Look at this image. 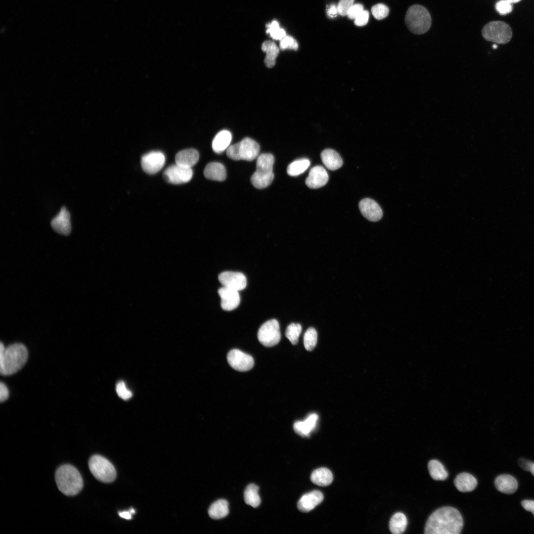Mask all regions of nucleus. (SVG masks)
I'll list each match as a JSON object with an SVG mask.
<instances>
[{
    "label": "nucleus",
    "instance_id": "a19ab883",
    "mask_svg": "<svg viewBox=\"0 0 534 534\" xmlns=\"http://www.w3.org/2000/svg\"><path fill=\"white\" fill-rule=\"evenodd\" d=\"M363 10V6L361 4H354L349 10L347 16L351 19H355Z\"/></svg>",
    "mask_w": 534,
    "mask_h": 534
},
{
    "label": "nucleus",
    "instance_id": "4c0bfd02",
    "mask_svg": "<svg viewBox=\"0 0 534 534\" xmlns=\"http://www.w3.org/2000/svg\"><path fill=\"white\" fill-rule=\"evenodd\" d=\"M280 48L282 50L289 49L297 50L298 44L297 41L292 37L285 36L280 42Z\"/></svg>",
    "mask_w": 534,
    "mask_h": 534
},
{
    "label": "nucleus",
    "instance_id": "7ed1b4c3",
    "mask_svg": "<svg viewBox=\"0 0 534 534\" xmlns=\"http://www.w3.org/2000/svg\"><path fill=\"white\" fill-rule=\"evenodd\" d=\"M55 481L59 490L67 496L78 494L83 489V481L78 470L69 464L59 467L55 473Z\"/></svg>",
    "mask_w": 534,
    "mask_h": 534
},
{
    "label": "nucleus",
    "instance_id": "6e6552de",
    "mask_svg": "<svg viewBox=\"0 0 534 534\" xmlns=\"http://www.w3.org/2000/svg\"><path fill=\"white\" fill-rule=\"evenodd\" d=\"M482 35L485 40L497 44H506L512 37V30L506 23L499 21H492L487 24L482 30Z\"/></svg>",
    "mask_w": 534,
    "mask_h": 534
},
{
    "label": "nucleus",
    "instance_id": "7c9ffc66",
    "mask_svg": "<svg viewBox=\"0 0 534 534\" xmlns=\"http://www.w3.org/2000/svg\"><path fill=\"white\" fill-rule=\"evenodd\" d=\"M259 487L253 484L249 485L246 488L244 498L246 504L253 507H257L261 503V499L259 495Z\"/></svg>",
    "mask_w": 534,
    "mask_h": 534
},
{
    "label": "nucleus",
    "instance_id": "f03ea898",
    "mask_svg": "<svg viewBox=\"0 0 534 534\" xmlns=\"http://www.w3.org/2000/svg\"><path fill=\"white\" fill-rule=\"evenodd\" d=\"M28 351L22 344L16 343L5 347L0 344V372L2 375H10L19 371L25 364Z\"/></svg>",
    "mask_w": 534,
    "mask_h": 534
},
{
    "label": "nucleus",
    "instance_id": "393cba45",
    "mask_svg": "<svg viewBox=\"0 0 534 534\" xmlns=\"http://www.w3.org/2000/svg\"><path fill=\"white\" fill-rule=\"evenodd\" d=\"M232 136L230 132L222 130L215 136L212 143L213 151L216 153H221L227 149L231 141Z\"/></svg>",
    "mask_w": 534,
    "mask_h": 534
},
{
    "label": "nucleus",
    "instance_id": "39448f33",
    "mask_svg": "<svg viewBox=\"0 0 534 534\" xmlns=\"http://www.w3.org/2000/svg\"><path fill=\"white\" fill-rule=\"evenodd\" d=\"M405 22L408 29L415 34L427 32L431 25V18L427 9L422 5L410 6L405 15Z\"/></svg>",
    "mask_w": 534,
    "mask_h": 534
},
{
    "label": "nucleus",
    "instance_id": "ea45409f",
    "mask_svg": "<svg viewBox=\"0 0 534 534\" xmlns=\"http://www.w3.org/2000/svg\"><path fill=\"white\" fill-rule=\"evenodd\" d=\"M354 0H340L337 5L338 13L342 16L347 15L349 10L354 5Z\"/></svg>",
    "mask_w": 534,
    "mask_h": 534
},
{
    "label": "nucleus",
    "instance_id": "79ce46f5",
    "mask_svg": "<svg viewBox=\"0 0 534 534\" xmlns=\"http://www.w3.org/2000/svg\"><path fill=\"white\" fill-rule=\"evenodd\" d=\"M369 18V12L363 10L355 19V24L358 26H362L367 24Z\"/></svg>",
    "mask_w": 534,
    "mask_h": 534
},
{
    "label": "nucleus",
    "instance_id": "603ef678",
    "mask_svg": "<svg viewBox=\"0 0 534 534\" xmlns=\"http://www.w3.org/2000/svg\"><path fill=\"white\" fill-rule=\"evenodd\" d=\"M492 47H493V48L495 49V48H496L497 47V45L496 44H494L492 45Z\"/></svg>",
    "mask_w": 534,
    "mask_h": 534
},
{
    "label": "nucleus",
    "instance_id": "f3484780",
    "mask_svg": "<svg viewBox=\"0 0 534 534\" xmlns=\"http://www.w3.org/2000/svg\"><path fill=\"white\" fill-rule=\"evenodd\" d=\"M328 180V175L322 166H316L312 168L306 179V184L311 188H318L324 185Z\"/></svg>",
    "mask_w": 534,
    "mask_h": 534
},
{
    "label": "nucleus",
    "instance_id": "a18cd8bd",
    "mask_svg": "<svg viewBox=\"0 0 534 534\" xmlns=\"http://www.w3.org/2000/svg\"><path fill=\"white\" fill-rule=\"evenodd\" d=\"M521 505L527 511L532 513L534 516V501L531 500H524L522 501Z\"/></svg>",
    "mask_w": 534,
    "mask_h": 534
},
{
    "label": "nucleus",
    "instance_id": "e433bc0d",
    "mask_svg": "<svg viewBox=\"0 0 534 534\" xmlns=\"http://www.w3.org/2000/svg\"><path fill=\"white\" fill-rule=\"evenodd\" d=\"M497 11L501 15L510 13L512 10V3L508 0H500L495 4Z\"/></svg>",
    "mask_w": 534,
    "mask_h": 534
},
{
    "label": "nucleus",
    "instance_id": "423d86ee",
    "mask_svg": "<svg viewBox=\"0 0 534 534\" xmlns=\"http://www.w3.org/2000/svg\"><path fill=\"white\" fill-rule=\"evenodd\" d=\"M260 149V145L256 141L249 137H245L229 146L226 150V155L234 160L251 161L258 157Z\"/></svg>",
    "mask_w": 534,
    "mask_h": 534
},
{
    "label": "nucleus",
    "instance_id": "9b49d317",
    "mask_svg": "<svg viewBox=\"0 0 534 534\" xmlns=\"http://www.w3.org/2000/svg\"><path fill=\"white\" fill-rule=\"evenodd\" d=\"M227 360L232 368L239 371H248L254 365L252 356L238 349L230 351L227 355Z\"/></svg>",
    "mask_w": 534,
    "mask_h": 534
},
{
    "label": "nucleus",
    "instance_id": "37998d69",
    "mask_svg": "<svg viewBox=\"0 0 534 534\" xmlns=\"http://www.w3.org/2000/svg\"><path fill=\"white\" fill-rule=\"evenodd\" d=\"M518 464L523 470L531 472L534 463L524 458H520L518 461Z\"/></svg>",
    "mask_w": 534,
    "mask_h": 534
},
{
    "label": "nucleus",
    "instance_id": "a211bd4d",
    "mask_svg": "<svg viewBox=\"0 0 534 534\" xmlns=\"http://www.w3.org/2000/svg\"><path fill=\"white\" fill-rule=\"evenodd\" d=\"M323 500L322 493L319 490H313L301 497L297 503V507L301 512H308L320 504Z\"/></svg>",
    "mask_w": 534,
    "mask_h": 534
},
{
    "label": "nucleus",
    "instance_id": "dca6fc26",
    "mask_svg": "<svg viewBox=\"0 0 534 534\" xmlns=\"http://www.w3.org/2000/svg\"><path fill=\"white\" fill-rule=\"evenodd\" d=\"M51 225L59 234L67 235L70 233V215L65 207H62L59 213L52 219Z\"/></svg>",
    "mask_w": 534,
    "mask_h": 534
},
{
    "label": "nucleus",
    "instance_id": "2f4dec72",
    "mask_svg": "<svg viewBox=\"0 0 534 534\" xmlns=\"http://www.w3.org/2000/svg\"><path fill=\"white\" fill-rule=\"evenodd\" d=\"M310 165V161L308 159L297 160L288 165L287 173L289 176H297L306 171Z\"/></svg>",
    "mask_w": 534,
    "mask_h": 534
},
{
    "label": "nucleus",
    "instance_id": "0eeeda50",
    "mask_svg": "<svg viewBox=\"0 0 534 534\" xmlns=\"http://www.w3.org/2000/svg\"><path fill=\"white\" fill-rule=\"evenodd\" d=\"M89 467L93 476L101 482L111 483L116 477V471L114 466L101 455L92 456L89 461Z\"/></svg>",
    "mask_w": 534,
    "mask_h": 534
},
{
    "label": "nucleus",
    "instance_id": "b1692460",
    "mask_svg": "<svg viewBox=\"0 0 534 534\" xmlns=\"http://www.w3.org/2000/svg\"><path fill=\"white\" fill-rule=\"evenodd\" d=\"M206 178L216 181H223L226 178V173L224 166L218 162L209 163L204 171Z\"/></svg>",
    "mask_w": 534,
    "mask_h": 534
},
{
    "label": "nucleus",
    "instance_id": "de8ad7c7",
    "mask_svg": "<svg viewBox=\"0 0 534 534\" xmlns=\"http://www.w3.org/2000/svg\"><path fill=\"white\" fill-rule=\"evenodd\" d=\"M119 515L125 519L130 520L132 519V514L130 511H123L119 512Z\"/></svg>",
    "mask_w": 534,
    "mask_h": 534
},
{
    "label": "nucleus",
    "instance_id": "c9c22d12",
    "mask_svg": "<svg viewBox=\"0 0 534 534\" xmlns=\"http://www.w3.org/2000/svg\"><path fill=\"white\" fill-rule=\"evenodd\" d=\"M371 11L373 16L376 19L381 20L388 16L389 9L386 5L383 3H378L372 6Z\"/></svg>",
    "mask_w": 534,
    "mask_h": 534
},
{
    "label": "nucleus",
    "instance_id": "a878e982",
    "mask_svg": "<svg viewBox=\"0 0 534 534\" xmlns=\"http://www.w3.org/2000/svg\"><path fill=\"white\" fill-rule=\"evenodd\" d=\"M333 478L332 473L326 468H320L314 470L311 476L312 483L321 487L329 485L332 482Z\"/></svg>",
    "mask_w": 534,
    "mask_h": 534
},
{
    "label": "nucleus",
    "instance_id": "8fccbe9b",
    "mask_svg": "<svg viewBox=\"0 0 534 534\" xmlns=\"http://www.w3.org/2000/svg\"><path fill=\"white\" fill-rule=\"evenodd\" d=\"M531 472L533 474V475L534 476V464L533 465V466L532 467V469L531 470Z\"/></svg>",
    "mask_w": 534,
    "mask_h": 534
},
{
    "label": "nucleus",
    "instance_id": "aec40b11",
    "mask_svg": "<svg viewBox=\"0 0 534 534\" xmlns=\"http://www.w3.org/2000/svg\"><path fill=\"white\" fill-rule=\"evenodd\" d=\"M318 418L317 414L312 413L304 421L295 422L293 425L294 430L297 434L302 437H308L315 428Z\"/></svg>",
    "mask_w": 534,
    "mask_h": 534
},
{
    "label": "nucleus",
    "instance_id": "4be33fe9",
    "mask_svg": "<svg viewBox=\"0 0 534 534\" xmlns=\"http://www.w3.org/2000/svg\"><path fill=\"white\" fill-rule=\"evenodd\" d=\"M454 483L459 491L465 492L474 490L477 485V481L470 474L461 473L455 477Z\"/></svg>",
    "mask_w": 534,
    "mask_h": 534
},
{
    "label": "nucleus",
    "instance_id": "1a4fd4ad",
    "mask_svg": "<svg viewBox=\"0 0 534 534\" xmlns=\"http://www.w3.org/2000/svg\"><path fill=\"white\" fill-rule=\"evenodd\" d=\"M281 335L279 324L275 319L268 320L263 323L258 332L259 342L264 346L270 347L277 344Z\"/></svg>",
    "mask_w": 534,
    "mask_h": 534
},
{
    "label": "nucleus",
    "instance_id": "72a5a7b5",
    "mask_svg": "<svg viewBox=\"0 0 534 534\" xmlns=\"http://www.w3.org/2000/svg\"><path fill=\"white\" fill-rule=\"evenodd\" d=\"M301 332L302 326L300 324L292 323L287 326L285 335L293 345H296Z\"/></svg>",
    "mask_w": 534,
    "mask_h": 534
},
{
    "label": "nucleus",
    "instance_id": "09e8293b",
    "mask_svg": "<svg viewBox=\"0 0 534 534\" xmlns=\"http://www.w3.org/2000/svg\"><path fill=\"white\" fill-rule=\"evenodd\" d=\"M508 0L509 1H510L511 3H517V2H519V1H520L521 0Z\"/></svg>",
    "mask_w": 534,
    "mask_h": 534
},
{
    "label": "nucleus",
    "instance_id": "cd10ccee",
    "mask_svg": "<svg viewBox=\"0 0 534 534\" xmlns=\"http://www.w3.org/2000/svg\"><path fill=\"white\" fill-rule=\"evenodd\" d=\"M229 512L228 503L224 499H220L214 502L210 506L208 514L213 519H220L226 516Z\"/></svg>",
    "mask_w": 534,
    "mask_h": 534
},
{
    "label": "nucleus",
    "instance_id": "c85d7f7f",
    "mask_svg": "<svg viewBox=\"0 0 534 534\" xmlns=\"http://www.w3.org/2000/svg\"><path fill=\"white\" fill-rule=\"evenodd\" d=\"M407 525V520L405 515L401 512H398L391 518L389 529L394 534H400L404 532Z\"/></svg>",
    "mask_w": 534,
    "mask_h": 534
},
{
    "label": "nucleus",
    "instance_id": "5701e85b",
    "mask_svg": "<svg viewBox=\"0 0 534 534\" xmlns=\"http://www.w3.org/2000/svg\"><path fill=\"white\" fill-rule=\"evenodd\" d=\"M322 162L330 170H335L343 165V160L338 152L331 149L323 150L320 155Z\"/></svg>",
    "mask_w": 534,
    "mask_h": 534
},
{
    "label": "nucleus",
    "instance_id": "3c124183",
    "mask_svg": "<svg viewBox=\"0 0 534 534\" xmlns=\"http://www.w3.org/2000/svg\"><path fill=\"white\" fill-rule=\"evenodd\" d=\"M129 511L132 514V515L135 513V510L133 508L131 509Z\"/></svg>",
    "mask_w": 534,
    "mask_h": 534
},
{
    "label": "nucleus",
    "instance_id": "49530a36",
    "mask_svg": "<svg viewBox=\"0 0 534 534\" xmlns=\"http://www.w3.org/2000/svg\"><path fill=\"white\" fill-rule=\"evenodd\" d=\"M327 14L331 17L336 16L338 13L337 5L332 4L329 7L327 10Z\"/></svg>",
    "mask_w": 534,
    "mask_h": 534
},
{
    "label": "nucleus",
    "instance_id": "412c9836",
    "mask_svg": "<svg viewBox=\"0 0 534 534\" xmlns=\"http://www.w3.org/2000/svg\"><path fill=\"white\" fill-rule=\"evenodd\" d=\"M199 158L198 151L190 148L178 152L175 156V161L176 164L180 166L191 168L198 162Z\"/></svg>",
    "mask_w": 534,
    "mask_h": 534
},
{
    "label": "nucleus",
    "instance_id": "20e7f679",
    "mask_svg": "<svg viewBox=\"0 0 534 534\" xmlns=\"http://www.w3.org/2000/svg\"><path fill=\"white\" fill-rule=\"evenodd\" d=\"M274 158L271 154L263 153L258 156L256 170L251 178V182L254 187L263 189L271 184L274 178Z\"/></svg>",
    "mask_w": 534,
    "mask_h": 534
},
{
    "label": "nucleus",
    "instance_id": "ddd939ff",
    "mask_svg": "<svg viewBox=\"0 0 534 534\" xmlns=\"http://www.w3.org/2000/svg\"><path fill=\"white\" fill-rule=\"evenodd\" d=\"M218 279L223 286L238 291L244 289L247 285L245 276L240 272L224 271L219 274Z\"/></svg>",
    "mask_w": 534,
    "mask_h": 534
},
{
    "label": "nucleus",
    "instance_id": "58836bf2",
    "mask_svg": "<svg viewBox=\"0 0 534 534\" xmlns=\"http://www.w3.org/2000/svg\"><path fill=\"white\" fill-rule=\"evenodd\" d=\"M116 390L118 396L124 400H128L132 397L131 391L127 388L125 383L122 381L117 384Z\"/></svg>",
    "mask_w": 534,
    "mask_h": 534
},
{
    "label": "nucleus",
    "instance_id": "f257e3e1",
    "mask_svg": "<svg viewBox=\"0 0 534 534\" xmlns=\"http://www.w3.org/2000/svg\"><path fill=\"white\" fill-rule=\"evenodd\" d=\"M461 515L455 508L449 506L435 511L428 518L425 527L426 534H458L462 529Z\"/></svg>",
    "mask_w": 534,
    "mask_h": 534
},
{
    "label": "nucleus",
    "instance_id": "9d476101",
    "mask_svg": "<svg viewBox=\"0 0 534 534\" xmlns=\"http://www.w3.org/2000/svg\"><path fill=\"white\" fill-rule=\"evenodd\" d=\"M192 176L191 168L180 166L177 164L168 167L163 174L166 181L175 184L187 182L191 180Z\"/></svg>",
    "mask_w": 534,
    "mask_h": 534
},
{
    "label": "nucleus",
    "instance_id": "bb28decb",
    "mask_svg": "<svg viewBox=\"0 0 534 534\" xmlns=\"http://www.w3.org/2000/svg\"><path fill=\"white\" fill-rule=\"evenodd\" d=\"M262 49L266 53L264 60L266 66L268 68L273 67L279 52L276 44L272 41H266L262 45Z\"/></svg>",
    "mask_w": 534,
    "mask_h": 534
},
{
    "label": "nucleus",
    "instance_id": "6ab92c4d",
    "mask_svg": "<svg viewBox=\"0 0 534 534\" xmlns=\"http://www.w3.org/2000/svg\"><path fill=\"white\" fill-rule=\"evenodd\" d=\"M496 489L505 494H512L517 490L518 485L516 479L511 475L504 474L496 477L494 482Z\"/></svg>",
    "mask_w": 534,
    "mask_h": 534
},
{
    "label": "nucleus",
    "instance_id": "f8f14e48",
    "mask_svg": "<svg viewBox=\"0 0 534 534\" xmlns=\"http://www.w3.org/2000/svg\"><path fill=\"white\" fill-rule=\"evenodd\" d=\"M165 160V156L162 152L151 151L142 157L141 168L146 173L155 174L163 167Z\"/></svg>",
    "mask_w": 534,
    "mask_h": 534
},
{
    "label": "nucleus",
    "instance_id": "2eb2a0df",
    "mask_svg": "<svg viewBox=\"0 0 534 534\" xmlns=\"http://www.w3.org/2000/svg\"><path fill=\"white\" fill-rule=\"evenodd\" d=\"M359 208L363 217L371 222L380 220L383 216V212L380 206L373 200L365 198L359 203Z\"/></svg>",
    "mask_w": 534,
    "mask_h": 534
},
{
    "label": "nucleus",
    "instance_id": "c756f323",
    "mask_svg": "<svg viewBox=\"0 0 534 534\" xmlns=\"http://www.w3.org/2000/svg\"><path fill=\"white\" fill-rule=\"evenodd\" d=\"M428 468L431 477L435 480H444L448 476V473L444 465L437 460H431L428 464Z\"/></svg>",
    "mask_w": 534,
    "mask_h": 534
},
{
    "label": "nucleus",
    "instance_id": "c03bdc74",
    "mask_svg": "<svg viewBox=\"0 0 534 534\" xmlns=\"http://www.w3.org/2000/svg\"><path fill=\"white\" fill-rule=\"evenodd\" d=\"M9 396V391L7 387L2 382H0V402L4 401L7 399Z\"/></svg>",
    "mask_w": 534,
    "mask_h": 534
},
{
    "label": "nucleus",
    "instance_id": "f704fd0d",
    "mask_svg": "<svg viewBox=\"0 0 534 534\" xmlns=\"http://www.w3.org/2000/svg\"><path fill=\"white\" fill-rule=\"evenodd\" d=\"M267 27V33L274 40H281L286 36L285 31L279 27V23L275 20L268 24Z\"/></svg>",
    "mask_w": 534,
    "mask_h": 534
},
{
    "label": "nucleus",
    "instance_id": "473e14b6",
    "mask_svg": "<svg viewBox=\"0 0 534 534\" xmlns=\"http://www.w3.org/2000/svg\"><path fill=\"white\" fill-rule=\"evenodd\" d=\"M317 340V333L313 327L308 328L304 336V345L305 349L311 351L315 348Z\"/></svg>",
    "mask_w": 534,
    "mask_h": 534
},
{
    "label": "nucleus",
    "instance_id": "4468645a",
    "mask_svg": "<svg viewBox=\"0 0 534 534\" xmlns=\"http://www.w3.org/2000/svg\"><path fill=\"white\" fill-rule=\"evenodd\" d=\"M218 294L221 299V306L224 311H231L239 306L240 297L238 291L222 286L218 290Z\"/></svg>",
    "mask_w": 534,
    "mask_h": 534
}]
</instances>
